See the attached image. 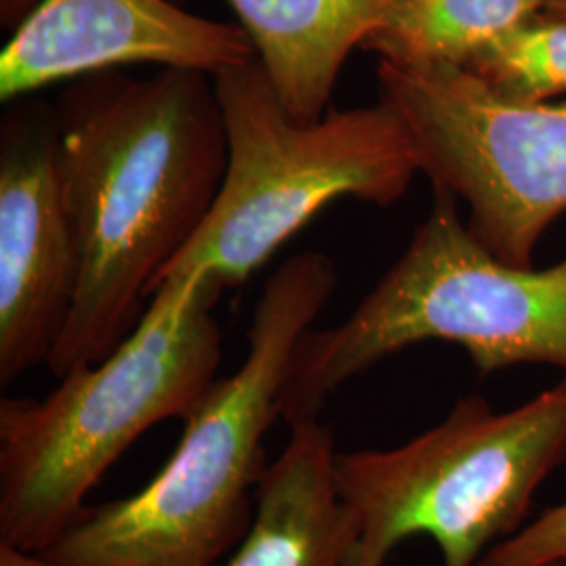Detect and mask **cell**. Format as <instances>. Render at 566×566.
I'll return each mask as SVG.
<instances>
[{
  "mask_svg": "<svg viewBox=\"0 0 566 566\" xmlns=\"http://www.w3.org/2000/svg\"><path fill=\"white\" fill-rule=\"evenodd\" d=\"M223 287L212 273L164 280L109 357L42 399L0 401V544L46 552L139 437L198 411L223 359Z\"/></svg>",
  "mask_w": 566,
  "mask_h": 566,
  "instance_id": "3",
  "label": "cell"
},
{
  "mask_svg": "<svg viewBox=\"0 0 566 566\" xmlns=\"http://www.w3.org/2000/svg\"><path fill=\"white\" fill-rule=\"evenodd\" d=\"M376 72L420 172L464 200L470 231L495 256L533 266L539 240L566 212V102H512L451 63L378 60Z\"/></svg>",
  "mask_w": 566,
  "mask_h": 566,
  "instance_id": "7",
  "label": "cell"
},
{
  "mask_svg": "<svg viewBox=\"0 0 566 566\" xmlns=\"http://www.w3.org/2000/svg\"><path fill=\"white\" fill-rule=\"evenodd\" d=\"M556 566H566V565H556Z\"/></svg>",
  "mask_w": 566,
  "mask_h": 566,
  "instance_id": "18",
  "label": "cell"
},
{
  "mask_svg": "<svg viewBox=\"0 0 566 566\" xmlns=\"http://www.w3.org/2000/svg\"><path fill=\"white\" fill-rule=\"evenodd\" d=\"M334 290L336 264L322 252L283 261L254 306L243 364L210 388L154 481L88 504L42 554L76 566H217L240 546L271 464L264 437L282 420L294 350Z\"/></svg>",
  "mask_w": 566,
  "mask_h": 566,
  "instance_id": "2",
  "label": "cell"
},
{
  "mask_svg": "<svg viewBox=\"0 0 566 566\" xmlns=\"http://www.w3.org/2000/svg\"><path fill=\"white\" fill-rule=\"evenodd\" d=\"M271 462L256 491V510L227 566H343L355 525L336 486L332 428L306 420Z\"/></svg>",
  "mask_w": 566,
  "mask_h": 566,
  "instance_id": "10",
  "label": "cell"
},
{
  "mask_svg": "<svg viewBox=\"0 0 566 566\" xmlns=\"http://www.w3.org/2000/svg\"><path fill=\"white\" fill-rule=\"evenodd\" d=\"M55 107L28 102L2 122L0 386L49 364L67 324L78 256L55 168Z\"/></svg>",
  "mask_w": 566,
  "mask_h": 566,
  "instance_id": "8",
  "label": "cell"
},
{
  "mask_svg": "<svg viewBox=\"0 0 566 566\" xmlns=\"http://www.w3.org/2000/svg\"><path fill=\"white\" fill-rule=\"evenodd\" d=\"M0 566H76L55 560L42 552H28L21 547L0 544Z\"/></svg>",
  "mask_w": 566,
  "mask_h": 566,
  "instance_id": "15",
  "label": "cell"
},
{
  "mask_svg": "<svg viewBox=\"0 0 566 566\" xmlns=\"http://www.w3.org/2000/svg\"><path fill=\"white\" fill-rule=\"evenodd\" d=\"M462 346L489 376L516 365H549L566 376V259L549 269L495 256L458 214L434 202L401 259L343 324L308 329L296 346L280 397L290 426L317 420L353 378L416 344Z\"/></svg>",
  "mask_w": 566,
  "mask_h": 566,
  "instance_id": "4",
  "label": "cell"
},
{
  "mask_svg": "<svg viewBox=\"0 0 566 566\" xmlns=\"http://www.w3.org/2000/svg\"><path fill=\"white\" fill-rule=\"evenodd\" d=\"M544 13L566 18V0H544Z\"/></svg>",
  "mask_w": 566,
  "mask_h": 566,
  "instance_id": "17",
  "label": "cell"
},
{
  "mask_svg": "<svg viewBox=\"0 0 566 566\" xmlns=\"http://www.w3.org/2000/svg\"><path fill=\"white\" fill-rule=\"evenodd\" d=\"M55 168L78 285L49 369L99 364L142 322L168 266L217 202L227 133L212 76L105 70L55 103Z\"/></svg>",
  "mask_w": 566,
  "mask_h": 566,
  "instance_id": "1",
  "label": "cell"
},
{
  "mask_svg": "<svg viewBox=\"0 0 566 566\" xmlns=\"http://www.w3.org/2000/svg\"><path fill=\"white\" fill-rule=\"evenodd\" d=\"M512 102L566 95V18L539 13L489 42L464 65Z\"/></svg>",
  "mask_w": 566,
  "mask_h": 566,
  "instance_id": "13",
  "label": "cell"
},
{
  "mask_svg": "<svg viewBox=\"0 0 566 566\" xmlns=\"http://www.w3.org/2000/svg\"><path fill=\"white\" fill-rule=\"evenodd\" d=\"M250 36L285 112L317 122L332 107L344 63L390 0H227Z\"/></svg>",
  "mask_w": 566,
  "mask_h": 566,
  "instance_id": "11",
  "label": "cell"
},
{
  "mask_svg": "<svg viewBox=\"0 0 566 566\" xmlns=\"http://www.w3.org/2000/svg\"><path fill=\"white\" fill-rule=\"evenodd\" d=\"M212 81L229 149L223 185L163 282L212 273L224 287L240 285L327 203L353 198L390 206L420 175L407 124L385 99L329 107L306 124L285 112L259 60Z\"/></svg>",
  "mask_w": 566,
  "mask_h": 566,
  "instance_id": "5",
  "label": "cell"
},
{
  "mask_svg": "<svg viewBox=\"0 0 566 566\" xmlns=\"http://www.w3.org/2000/svg\"><path fill=\"white\" fill-rule=\"evenodd\" d=\"M252 60L242 25L203 20L168 0H39L0 53V99L18 102L122 65L217 76Z\"/></svg>",
  "mask_w": 566,
  "mask_h": 566,
  "instance_id": "9",
  "label": "cell"
},
{
  "mask_svg": "<svg viewBox=\"0 0 566 566\" xmlns=\"http://www.w3.org/2000/svg\"><path fill=\"white\" fill-rule=\"evenodd\" d=\"M566 460V376L495 411L458 399L446 420L390 449L336 453V486L355 542L343 566H385L409 537H430L441 566H476L525 525L535 493Z\"/></svg>",
  "mask_w": 566,
  "mask_h": 566,
  "instance_id": "6",
  "label": "cell"
},
{
  "mask_svg": "<svg viewBox=\"0 0 566 566\" xmlns=\"http://www.w3.org/2000/svg\"><path fill=\"white\" fill-rule=\"evenodd\" d=\"M544 11V0H390L361 49L378 60L462 65Z\"/></svg>",
  "mask_w": 566,
  "mask_h": 566,
  "instance_id": "12",
  "label": "cell"
},
{
  "mask_svg": "<svg viewBox=\"0 0 566 566\" xmlns=\"http://www.w3.org/2000/svg\"><path fill=\"white\" fill-rule=\"evenodd\" d=\"M39 4V0H0L2 28H18L23 18Z\"/></svg>",
  "mask_w": 566,
  "mask_h": 566,
  "instance_id": "16",
  "label": "cell"
},
{
  "mask_svg": "<svg viewBox=\"0 0 566 566\" xmlns=\"http://www.w3.org/2000/svg\"><path fill=\"white\" fill-rule=\"evenodd\" d=\"M566 565V502L546 507L514 535L486 549L476 566Z\"/></svg>",
  "mask_w": 566,
  "mask_h": 566,
  "instance_id": "14",
  "label": "cell"
}]
</instances>
